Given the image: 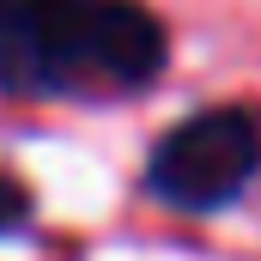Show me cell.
Segmentation results:
<instances>
[{"mask_svg": "<svg viewBox=\"0 0 261 261\" xmlns=\"http://www.w3.org/2000/svg\"><path fill=\"white\" fill-rule=\"evenodd\" d=\"M43 91H128L164 67V31L140 0H31Z\"/></svg>", "mask_w": 261, "mask_h": 261, "instance_id": "obj_1", "label": "cell"}, {"mask_svg": "<svg viewBox=\"0 0 261 261\" xmlns=\"http://www.w3.org/2000/svg\"><path fill=\"white\" fill-rule=\"evenodd\" d=\"M261 170V122L249 110H200L152 146L146 189L182 213H213Z\"/></svg>", "mask_w": 261, "mask_h": 261, "instance_id": "obj_2", "label": "cell"}, {"mask_svg": "<svg viewBox=\"0 0 261 261\" xmlns=\"http://www.w3.org/2000/svg\"><path fill=\"white\" fill-rule=\"evenodd\" d=\"M0 91H43L31 0H0Z\"/></svg>", "mask_w": 261, "mask_h": 261, "instance_id": "obj_3", "label": "cell"}, {"mask_svg": "<svg viewBox=\"0 0 261 261\" xmlns=\"http://www.w3.org/2000/svg\"><path fill=\"white\" fill-rule=\"evenodd\" d=\"M24 225H31V189L0 170V237L6 231H24Z\"/></svg>", "mask_w": 261, "mask_h": 261, "instance_id": "obj_4", "label": "cell"}]
</instances>
